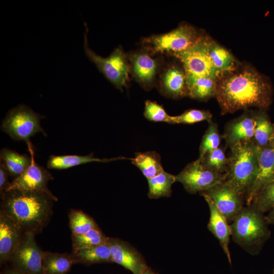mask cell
I'll return each mask as SVG.
<instances>
[{"label":"cell","mask_w":274,"mask_h":274,"mask_svg":"<svg viewBox=\"0 0 274 274\" xmlns=\"http://www.w3.org/2000/svg\"><path fill=\"white\" fill-rule=\"evenodd\" d=\"M215 97L222 115L251 107L265 110L272 101V87L266 76L241 64L217 80Z\"/></svg>","instance_id":"6da1fadb"},{"label":"cell","mask_w":274,"mask_h":274,"mask_svg":"<svg viewBox=\"0 0 274 274\" xmlns=\"http://www.w3.org/2000/svg\"><path fill=\"white\" fill-rule=\"evenodd\" d=\"M1 210L13 218L25 232L43 231L51 220L53 206L58 200L44 191L11 190L1 197Z\"/></svg>","instance_id":"7a4b0ae2"},{"label":"cell","mask_w":274,"mask_h":274,"mask_svg":"<svg viewBox=\"0 0 274 274\" xmlns=\"http://www.w3.org/2000/svg\"><path fill=\"white\" fill-rule=\"evenodd\" d=\"M225 180L245 198L258 170V147L253 139L244 140L230 148Z\"/></svg>","instance_id":"3957f363"},{"label":"cell","mask_w":274,"mask_h":274,"mask_svg":"<svg viewBox=\"0 0 274 274\" xmlns=\"http://www.w3.org/2000/svg\"><path fill=\"white\" fill-rule=\"evenodd\" d=\"M264 217L252 206L243 207L230 226L233 241L251 254L269 235Z\"/></svg>","instance_id":"277c9868"},{"label":"cell","mask_w":274,"mask_h":274,"mask_svg":"<svg viewBox=\"0 0 274 274\" xmlns=\"http://www.w3.org/2000/svg\"><path fill=\"white\" fill-rule=\"evenodd\" d=\"M202 35L193 26L183 23L169 32L145 38L142 43L145 49L153 54L170 55L188 49Z\"/></svg>","instance_id":"5b68a950"},{"label":"cell","mask_w":274,"mask_h":274,"mask_svg":"<svg viewBox=\"0 0 274 274\" xmlns=\"http://www.w3.org/2000/svg\"><path fill=\"white\" fill-rule=\"evenodd\" d=\"M85 26L83 47L86 56L108 80L117 88L122 90L123 87L127 86L129 80V63L127 55L121 46L116 48L107 57H102L95 53L89 47L88 28L86 23Z\"/></svg>","instance_id":"8992f818"},{"label":"cell","mask_w":274,"mask_h":274,"mask_svg":"<svg viewBox=\"0 0 274 274\" xmlns=\"http://www.w3.org/2000/svg\"><path fill=\"white\" fill-rule=\"evenodd\" d=\"M41 116L31 109L19 105L11 109L4 119L1 129L13 140L30 143L29 139L39 132L46 135L41 126Z\"/></svg>","instance_id":"52a82bcc"},{"label":"cell","mask_w":274,"mask_h":274,"mask_svg":"<svg viewBox=\"0 0 274 274\" xmlns=\"http://www.w3.org/2000/svg\"><path fill=\"white\" fill-rule=\"evenodd\" d=\"M209 37L202 35L191 47L170 55L181 63L186 76H208L216 79L222 75L213 66L208 54Z\"/></svg>","instance_id":"ba28073f"},{"label":"cell","mask_w":274,"mask_h":274,"mask_svg":"<svg viewBox=\"0 0 274 274\" xmlns=\"http://www.w3.org/2000/svg\"><path fill=\"white\" fill-rule=\"evenodd\" d=\"M227 173L220 174L206 168L198 158L176 176V181L181 183L190 194H195L225 181Z\"/></svg>","instance_id":"9c48e42d"},{"label":"cell","mask_w":274,"mask_h":274,"mask_svg":"<svg viewBox=\"0 0 274 274\" xmlns=\"http://www.w3.org/2000/svg\"><path fill=\"white\" fill-rule=\"evenodd\" d=\"M35 235L31 232L24 233L8 262L12 268L27 274H43V251L37 245Z\"/></svg>","instance_id":"30bf717a"},{"label":"cell","mask_w":274,"mask_h":274,"mask_svg":"<svg viewBox=\"0 0 274 274\" xmlns=\"http://www.w3.org/2000/svg\"><path fill=\"white\" fill-rule=\"evenodd\" d=\"M155 55L145 49L127 55L130 74L147 90L156 84L158 75L163 65L162 59L154 57Z\"/></svg>","instance_id":"8fae6325"},{"label":"cell","mask_w":274,"mask_h":274,"mask_svg":"<svg viewBox=\"0 0 274 274\" xmlns=\"http://www.w3.org/2000/svg\"><path fill=\"white\" fill-rule=\"evenodd\" d=\"M209 197L218 209L232 223L243 208L244 199L232 186L224 181L200 193Z\"/></svg>","instance_id":"7c38bea8"},{"label":"cell","mask_w":274,"mask_h":274,"mask_svg":"<svg viewBox=\"0 0 274 274\" xmlns=\"http://www.w3.org/2000/svg\"><path fill=\"white\" fill-rule=\"evenodd\" d=\"M27 144L30 153L31 163L21 175L10 183L6 192L14 190L40 191L53 194L48 188L47 184L49 181L53 180L54 177L48 170L35 162L31 143Z\"/></svg>","instance_id":"4fadbf2b"},{"label":"cell","mask_w":274,"mask_h":274,"mask_svg":"<svg viewBox=\"0 0 274 274\" xmlns=\"http://www.w3.org/2000/svg\"><path fill=\"white\" fill-rule=\"evenodd\" d=\"M164 95L172 98L188 96L187 77L185 70L175 63L162 66L156 84Z\"/></svg>","instance_id":"5bb4252c"},{"label":"cell","mask_w":274,"mask_h":274,"mask_svg":"<svg viewBox=\"0 0 274 274\" xmlns=\"http://www.w3.org/2000/svg\"><path fill=\"white\" fill-rule=\"evenodd\" d=\"M113 262L123 266L133 274H141L148 267L140 252L129 243L117 238L108 240Z\"/></svg>","instance_id":"9a60e30c"},{"label":"cell","mask_w":274,"mask_h":274,"mask_svg":"<svg viewBox=\"0 0 274 274\" xmlns=\"http://www.w3.org/2000/svg\"><path fill=\"white\" fill-rule=\"evenodd\" d=\"M258 173L245 197L247 206L252 204L267 183L274 180V148L270 145L258 147Z\"/></svg>","instance_id":"2e32d148"},{"label":"cell","mask_w":274,"mask_h":274,"mask_svg":"<svg viewBox=\"0 0 274 274\" xmlns=\"http://www.w3.org/2000/svg\"><path fill=\"white\" fill-rule=\"evenodd\" d=\"M25 232L11 217L0 211V264L9 262Z\"/></svg>","instance_id":"e0dca14e"},{"label":"cell","mask_w":274,"mask_h":274,"mask_svg":"<svg viewBox=\"0 0 274 274\" xmlns=\"http://www.w3.org/2000/svg\"><path fill=\"white\" fill-rule=\"evenodd\" d=\"M255 125V112L245 110L239 117L226 125L223 138L226 146L232 147L239 142L253 140Z\"/></svg>","instance_id":"ac0fdd59"},{"label":"cell","mask_w":274,"mask_h":274,"mask_svg":"<svg viewBox=\"0 0 274 274\" xmlns=\"http://www.w3.org/2000/svg\"><path fill=\"white\" fill-rule=\"evenodd\" d=\"M207 202L210 213V220L208 224L209 231L215 236L226 255L229 263L231 264V258L228 245L230 236L231 235L230 226L226 217L218 209L211 198L205 194L201 195Z\"/></svg>","instance_id":"d6986e66"},{"label":"cell","mask_w":274,"mask_h":274,"mask_svg":"<svg viewBox=\"0 0 274 274\" xmlns=\"http://www.w3.org/2000/svg\"><path fill=\"white\" fill-rule=\"evenodd\" d=\"M208 54L213 66L222 75L241 64L229 51L210 37L208 41Z\"/></svg>","instance_id":"ffe728a7"},{"label":"cell","mask_w":274,"mask_h":274,"mask_svg":"<svg viewBox=\"0 0 274 274\" xmlns=\"http://www.w3.org/2000/svg\"><path fill=\"white\" fill-rule=\"evenodd\" d=\"M188 96L206 101L215 97L218 79L208 76H186Z\"/></svg>","instance_id":"44dd1931"},{"label":"cell","mask_w":274,"mask_h":274,"mask_svg":"<svg viewBox=\"0 0 274 274\" xmlns=\"http://www.w3.org/2000/svg\"><path fill=\"white\" fill-rule=\"evenodd\" d=\"M126 158L123 157L113 158H98L94 157L93 154L80 156L77 155H51L47 161V167L49 169H65L73 166L90 162H109Z\"/></svg>","instance_id":"7402d4cb"},{"label":"cell","mask_w":274,"mask_h":274,"mask_svg":"<svg viewBox=\"0 0 274 274\" xmlns=\"http://www.w3.org/2000/svg\"><path fill=\"white\" fill-rule=\"evenodd\" d=\"M71 255L75 264L80 263L86 266L113 262L108 242L95 247L72 252Z\"/></svg>","instance_id":"603a6c76"},{"label":"cell","mask_w":274,"mask_h":274,"mask_svg":"<svg viewBox=\"0 0 274 274\" xmlns=\"http://www.w3.org/2000/svg\"><path fill=\"white\" fill-rule=\"evenodd\" d=\"M74 264L71 254L43 251V274H67Z\"/></svg>","instance_id":"cb8c5ba5"},{"label":"cell","mask_w":274,"mask_h":274,"mask_svg":"<svg viewBox=\"0 0 274 274\" xmlns=\"http://www.w3.org/2000/svg\"><path fill=\"white\" fill-rule=\"evenodd\" d=\"M1 163L10 176L15 178L21 175L31 163V156L20 154L8 148H3L0 153Z\"/></svg>","instance_id":"d4e9b609"},{"label":"cell","mask_w":274,"mask_h":274,"mask_svg":"<svg viewBox=\"0 0 274 274\" xmlns=\"http://www.w3.org/2000/svg\"><path fill=\"white\" fill-rule=\"evenodd\" d=\"M131 162L138 167L147 179L153 178L164 171L160 155L154 151L138 152L130 159Z\"/></svg>","instance_id":"484cf974"},{"label":"cell","mask_w":274,"mask_h":274,"mask_svg":"<svg viewBox=\"0 0 274 274\" xmlns=\"http://www.w3.org/2000/svg\"><path fill=\"white\" fill-rule=\"evenodd\" d=\"M274 129L264 110L255 112V125L253 140L258 147L269 145Z\"/></svg>","instance_id":"4316f807"},{"label":"cell","mask_w":274,"mask_h":274,"mask_svg":"<svg viewBox=\"0 0 274 274\" xmlns=\"http://www.w3.org/2000/svg\"><path fill=\"white\" fill-rule=\"evenodd\" d=\"M150 198H158L161 197H169L172 193V185L176 181V176L164 170L157 176L148 179Z\"/></svg>","instance_id":"83f0119b"},{"label":"cell","mask_w":274,"mask_h":274,"mask_svg":"<svg viewBox=\"0 0 274 274\" xmlns=\"http://www.w3.org/2000/svg\"><path fill=\"white\" fill-rule=\"evenodd\" d=\"M72 252L95 247L108 242L109 237L97 227L80 235H71Z\"/></svg>","instance_id":"f1b7e54d"},{"label":"cell","mask_w":274,"mask_h":274,"mask_svg":"<svg viewBox=\"0 0 274 274\" xmlns=\"http://www.w3.org/2000/svg\"><path fill=\"white\" fill-rule=\"evenodd\" d=\"M68 216L72 234H82L98 227L93 219L81 210L71 209Z\"/></svg>","instance_id":"f546056e"},{"label":"cell","mask_w":274,"mask_h":274,"mask_svg":"<svg viewBox=\"0 0 274 274\" xmlns=\"http://www.w3.org/2000/svg\"><path fill=\"white\" fill-rule=\"evenodd\" d=\"M199 159L202 166L208 169L220 174L227 172L228 157L221 148L209 151Z\"/></svg>","instance_id":"4dcf8cb0"},{"label":"cell","mask_w":274,"mask_h":274,"mask_svg":"<svg viewBox=\"0 0 274 274\" xmlns=\"http://www.w3.org/2000/svg\"><path fill=\"white\" fill-rule=\"evenodd\" d=\"M250 206L261 214L269 212L272 208L274 206V180L262 188Z\"/></svg>","instance_id":"1f68e13d"},{"label":"cell","mask_w":274,"mask_h":274,"mask_svg":"<svg viewBox=\"0 0 274 274\" xmlns=\"http://www.w3.org/2000/svg\"><path fill=\"white\" fill-rule=\"evenodd\" d=\"M212 114L208 111L190 109L181 115L170 116L168 123L170 124H193L203 121H212Z\"/></svg>","instance_id":"d6a6232c"},{"label":"cell","mask_w":274,"mask_h":274,"mask_svg":"<svg viewBox=\"0 0 274 274\" xmlns=\"http://www.w3.org/2000/svg\"><path fill=\"white\" fill-rule=\"evenodd\" d=\"M203 135L199 147V159L201 158L209 151L219 148L220 143V135L218 125L212 121Z\"/></svg>","instance_id":"836d02e7"},{"label":"cell","mask_w":274,"mask_h":274,"mask_svg":"<svg viewBox=\"0 0 274 274\" xmlns=\"http://www.w3.org/2000/svg\"><path fill=\"white\" fill-rule=\"evenodd\" d=\"M144 116L153 122H169L170 116L163 107L155 101L147 100L145 102Z\"/></svg>","instance_id":"e575fe53"},{"label":"cell","mask_w":274,"mask_h":274,"mask_svg":"<svg viewBox=\"0 0 274 274\" xmlns=\"http://www.w3.org/2000/svg\"><path fill=\"white\" fill-rule=\"evenodd\" d=\"M9 174L4 166L1 163L0 165V194L1 197L8 189L11 182H9Z\"/></svg>","instance_id":"d590c367"},{"label":"cell","mask_w":274,"mask_h":274,"mask_svg":"<svg viewBox=\"0 0 274 274\" xmlns=\"http://www.w3.org/2000/svg\"><path fill=\"white\" fill-rule=\"evenodd\" d=\"M264 219L267 224L274 225V206L269 211L268 215L264 217Z\"/></svg>","instance_id":"8d00e7d4"},{"label":"cell","mask_w":274,"mask_h":274,"mask_svg":"<svg viewBox=\"0 0 274 274\" xmlns=\"http://www.w3.org/2000/svg\"><path fill=\"white\" fill-rule=\"evenodd\" d=\"M2 274H27L21 271L16 270L13 268H9L5 270Z\"/></svg>","instance_id":"74e56055"},{"label":"cell","mask_w":274,"mask_h":274,"mask_svg":"<svg viewBox=\"0 0 274 274\" xmlns=\"http://www.w3.org/2000/svg\"><path fill=\"white\" fill-rule=\"evenodd\" d=\"M141 274H157L156 272L154 271L150 267H148L145 270H144Z\"/></svg>","instance_id":"f35d334b"},{"label":"cell","mask_w":274,"mask_h":274,"mask_svg":"<svg viewBox=\"0 0 274 274\" xmlns=\"http://www.w3.org/2000/svg\"><path fill=\"white\" fill-rule=\"evenodd\" d=\"M269 145H271L274 148V129H273V133H272V136L270 141V143Z\"/></svg>","instance_id":"ab89813d"},{"label":"cell","mask_w":274,"mask_h":274,"mask_svg":"<svg viewBox=\"0 0 274 274\" xmlns=\"http://www.w3.org/2000/svg\"><path fill=\"white\" fill-rule=\"evenodd\" d=\"M273 274H274V270H273Z\"/></svg>","instance_id":"60d3db41"}]
</instances>
